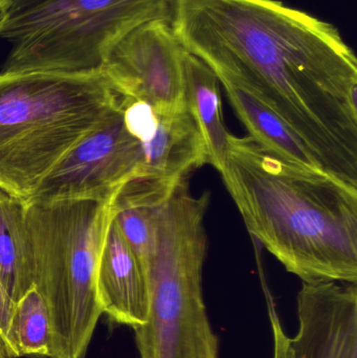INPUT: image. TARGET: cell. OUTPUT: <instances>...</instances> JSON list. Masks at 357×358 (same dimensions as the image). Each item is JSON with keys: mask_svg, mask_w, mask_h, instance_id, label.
<instances>
[{"mask_svg": "<svg viewBox=\"0 0 357 358\" xmlns=\"http://www.w3.org/2000/svg\"><path fill=\"white\" fill-rule=\"evenodd\" d=\"M187 50L274 110L357 187V58L333 23L280 0H176Z\"/></svg>", "mask_w": 357, "mask_h": 358, "instance_id": "obj_1", "label": "cell"}, {"mask_svg": "<svg viewBox=\"0 0 357 358\" xmlns=\"http://www.w3.org/2000/svg\"><path fill=\"white\" fill-rule=\"evenodd\" d=\"M247 231L303 283H357V187L230 134L218 170Z\"/></svg>", "mask_w": 357, "mask_h": 358, "instance_id": "obj_2", "label": "cell"}, {"mask_svg": "<svg viewBox=\"0 0 357 358\" xmlns=\"http://www.w3.org/2000/svg\"><path fill=\"white\" fill-rule=\"evenodd\" d=\"M125 94L102 71L0 73V189L29 199Z\"/></svg>", "mask_w": 357, "mask_h": 358, "instance_id": "obj_3", "label": "cell"}, {"mask_svg": "<svg viewBox=\"0 0 357 358\" xmlns=\"http://www.w3.org/2000/svg\"><path fill=\"white\" fill-rule=\"evenodd\" d=\"M209 192L195 196L180 181L156 208L154 244L145 261L148 320L136 331L140 358H218L203 296Z\"/></svg>", "mask_w": 357, "mask_h": 358, "instance_id": "obj_4", "label": "cell"}, {"mask_svg": "<svg viewBox=\"0 0 357 358\" xmlns=\"http://www.w3.org/2000/svg\"><path fill=\"white\" fill-rule=\"evenodd\" d=\"M115 198L27 202L35 287L50 313V358L87 355L103 313L96 271Z\"/></svg>", "mask_w": 357, "mask_h": 358, "instance_id": "obj_5", "label": "cell"}, {"mask_svg": "<svg viewBox=\"0 0 357 358\" xmlns=\"http://www.w3.org/2000/svg\"><path fill=\"white\" fill-rule=\"evenodd\" d=\"M176 0H12L2 71H101L111 46L143 23L172 22Z\"/></svg>", "mask_w": 357, "mask_h": 358, "instance_id": "obj_6", "label": "cell"}, {"mask_svg": "<svg viewBox=\"0 0 357 358\" xmlns=\"http://www.w3.org/2000/svg\"><path fill=\"white\" fill-rule=\"evenodd\" d=\"M125 101L63 157L27 202L110 200L131 181L155 189L148 146L126 120Z\"/></svg>", "mask_w": 357, "mask_h": 358, "instance_id": "obj_7", "label": "cell"}, {"mask_svg": "<svg viewBox=\"0 0 357 358\" xmlns=\"http://www.w3.org/2000/svg\"><path fill=\"white\" fill-rule=\"evenodd\" d=\"M187 52L172 22L148 21L111 46L101 71L125 96L159 108H184Z\"/></svg>", "mask_w": 357, "mask_h": 358, "instance_id": "obj_8", "label": "cell"}, {"mask_svg": "<svg viewBox=\"0 0 357 358\" xmlns=\"http://www.w3.org/2000/svg\"><path fill=\"white\" fill-rule=\"evenodd\" d=\"M303 283L293 358H357L356 284Z\"/></svg>", "mask_w": 357, "mask_h": 358, "instance_id": "obj_9", "label": "cell"}, {"mask_svg": "<svg viewBox=\"0 0 357 358\" xmlns=\"http://www.w3.org/2000/svg\"><path fill=\"white\" fill-rule=\"evenodd\" d=\"M96 289L103 313L134 330L147 323L150 292L146 269L111 219L101 250Z\"/></svg>", "mask_w": 357, "mask_h": 358, "instance_id": "obj_10", "label": "cell"}, {"mask_svg": "<svg viewBox=\"0 0 357 358\" xmlns=\"http://www.w3.org/2000/svg\"><path fill=\"white\" fill-rule=\"evenodd\" d=\"M218 79L249 136L256 143L289 163L325 171L307 145L270 107L237 82L224 77Z\"/></svg>", "mask_w": 357, "mask_h": 358, "instance_id": "obj_11", "label": "cell"}, {"mask_svg": "<svg viewBox=\"0 0 357 358\" xmlns=\"http://www.w3.org/2000/svg\"><path fill=\"white\" fill-rule=\"evenodd\" d=\"M0 283L13 303L35 286L27 202L0 189Z\"/></svg>", "mask_w": 357, "mask_h": 358, "instance_id": "obj_12", "label": "cell"}, {"mask_svg": "<svg viewBox=\"0 0 357 358\" xmlns=\"http://www.w3.org/2000/svg\"><path fill=\"white\" fill-rule=\"evenodd\" d=\"M220 85L217 75L207 63L187 52L184 58L187 105L203 134L209 164L217 171L224 162L231 134L224 125Z\"/></svg>", "mask_w": 357, "mask_h": 358, "instance_id": "obj_13", "label": "cell"}, {"mask_svg": "<svg viewBox=\"0 0 357 358\" xmlns=\"http://www.w3.org/2000/svg\"><path fill=\"white\" fill-rule=\"evenodd\" d=\"M50 341L48 305L34 286L15 303L6 345L12 358H50Z\"/></svg>", "mask_w": 357, "mask_h": 358, "instance_id": "obj_14", "label": "cell"}, {"mask_svg": "<svg viewBox=\"0 0 357 358\" xmlns=\"http://www.w3.org/2000/svg\"><path fill=\"white\" fill-rule=\"evenodd\" d=\"M268 315H270V325H272V336H274V358H293L291 353V338L286 336L282 324L279 319L275 307L274 301L268 294Z\"/></svg>", "mask_w": 357, "mask_h": 358, "instance_id": "obj_15", "label": "cell"}, {"mask_svg": "<svg viewBox=\"0 0 357 358\" xmlns=\"http://www.w3.org/2000/svg\"><path fill=\"white\" fill-rule=\"evenodd\" d=\"M14 306V303L8 298L6 290L3 289L1 283H0V338L4 341L6 344L10 321H12ZM6 347H8V345H6Z\"/></svg>", "mask_w": 357, "mask_h": 358, "instance_id": "obj_16", "label": "cell"}, {"mask_svg": "<svg viewBox=\"0 0 357 358\" xmlns=\"http://www.w3.org/2000/svg\"><path fill=\"white\" fill-rule=\"evenodd\" d=\"M10 2H12V0H0V31L3 29L6 20H8Z\"/></svg>", "mask_w": 357, "mask_h": 358, "instance_id": "obj_17", "label": "cell"}, {"mask_svg": "<svg viewBox=\"0 0 357 358\" xmlns=\"http://www.w3.org/2000/svg\"><path fill=\"white\" fill-rule=\"evenodd\" d=\"M0 358H12L4 341L0 338Z\"/></svg>", "mask_w": 357, "mask_h": 358, "instance_id": "obj_18", "label": "cell"}]
</instances>
